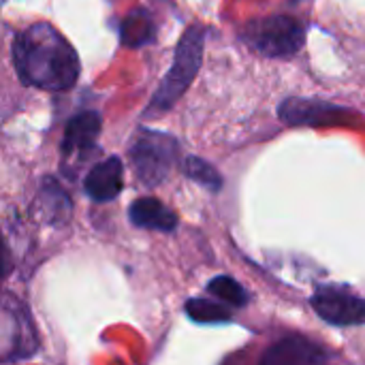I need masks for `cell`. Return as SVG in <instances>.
Returning <instances> with one entry per match:
<instances>
[{"mask_svg": "<svg viewBox=\"0 0 365 365\" xmlns=\"http://www.w3.org/2000/svg\"><path fill=\"white\" fill-rule=\"evenodd\" d=\"M13 62L19 79L47 92L71 90L79 79V56L58 28L38 21L13 41Z\"/></svg>", "mask_w": 365, "mask_h": 365, "instance_id": "1", "label": "cell"}, {"mask_svg": "<svg viewBox=\"0 0 365 365\" xmlns=\"http://www.w3.org/2000/svg\"><path fill=\"white\" fill-rule=\"evenodd\" d=\"M205 36L207 30L201 24L190 26L173 53V62L171 68L167 71V75L160 79V86L156 88V92L152 94V101L145 109V115H163L167 113L188 90V86L195 81L201 62H203V49H205Z\"/></svg>", "mask_w": 365, "mask_h": 365, "instance_id": "2", "label": "cell"}, {"mask_svg": "<svg viewBox=\"0 0 365 365\" xmlns=\"http://www.w3.org/2000/svg\"><path fill=\"white\" fill-rule=\"evenodd\" d=\"M242 41L265 58H291L306 43V28L291 15H267L242 28Z\"/></svg>", "mask_w": 365, "mask_h": 365, "instance_id": "3", "label": "cell"}, {"mask_svg": "<svg viewBox=\"0 0 365 365\" xmlns=\"http://www.w3.org/2000/svg\"><path fill=\"white\" fill-rule=\"evenodd\" d=\"M135 175L145 188H154L167 180L178 158V141L171 135L139 128L128 150Z\"/></svg>", "mask_w": 365, "mask_h": 365, "instance_id": "4", "label": "cell"}, {"mask_svg": "<svg viewBox=\"0 0 365 365\" xmlns=\"http://www.w3.org/2000/svg\"><path fill=\"white\" fill-rule=\"evenodd\" d=\"M38 351L36 325L13 295H0V364L21 361Z\"/></svg>", "mask_w": 365, "mask_h": 365, "instance_id": "5", "label": "cell"}, {"mask_svg": "<svg viewBox=\"0 0 365 365\" xmlns=\"http://www.w3.org/2000/svg\"><path fill=\"white\" fill-rule=\"evenodd\" d=\"M317 314L336 327L365 325V299L340 287H319L312 295Z\"/></svg>", "mask_w": 365, "mask_h": 365, "instance_id": "6", "label": "cell"}, {"mask_svg": "<svg viewBox=\"0 0 365 365\" xmlns=\"http://www.w3.org/2000/svg\"><path fill=\"white\" fill-rule=\"evenodd\" d=\"M278 115L291 126H329L351 122L353 113L346 107L319 98H287L280 103Z\"/></svg>", "mask_w": 365, "mask_h": 365, "instance_id": "7", "label": "cell"}, {"mask_svg": "<svg viewBox=\"0 0 365 365\" xmlns=\"http://www.w3.org/2000/svg\"><path fill=\"white\" fill-rule=\"evenodd\" d=\"M261 365H327V355L312 340L289 336L265 351Z\"/></svg>", "mask_w": 365, "mask_h": 365, "instance_id": "8", "label": "cell"}, {"mask_svg": "<svg viewBox=\"0 0 365 365\" xmlns=\"http://www.w3.org/2000/svg\"><path fill=\"white\" fill-rule=\"evenodd\" d=\"M122 186H124V165L118 156H109L96 163L83 182L86 195L96 203L113 201L122 192Z\"/></svg>", "mask_w": 365, "mask_h": 365, "instance_id": "9", "label": "cell"}, {"mask_svg": "<svg viewBox=\"0 0 365 365\" xmlns=\"http://www.w3.org/2000/svg\"><path fill=\"white\" fill-rule=\"evenodd\" d=\"M128 218L139 229H154L163 233H171L178 227V216L165 203L154 197H143L130 203Z\"/></svg>", "mask_w": 365, "mask_h": 365, "instance_id": "10", "label": "cell"}, {"mask_svg": "<svg viewBox=\"0 0 365 365\" xmlns=\"http://www.w3.org/2000/svg\"><path fill=\"white\" fill-rule=\"evenodd\" d=\"M101 135V115L96 111H83L68 120L64 128L62 150L64 154H79L94 148Z\"/></svg>", "mask_w": 365, "mask_h": 365, "instance_id": "11", "label": "cell"}, {"mask_svg": "<svg viewBox=\"0 0 365 365\" xmlns=\"http://www.w3.org/2000/svg\"><path fill=\"white\" fill-rule=\"evenodd\" d=\"M154 17L148 9H135L120 24V41L126 47H143L154 41Z\"/></svg>", "mask_w": 365, "mask_h": 365, "instance_id": "12", "label": "cell"}, {"mask_svg": "<svg viewBox=\"0 0 365 365\" xmlns=\"http://www.w3.org/2000/svg\"><path fill=\"white\" fill-rule=\"evenodd\" d=\"M182 171L197 184H201L203 188L212 190V192H218L222 188V175L216 171L214 165H210L207 160L199 158V156H188L184 158V165H182Z\"/></svg>", "mask_w": 365, "mask_h": 365, "instance_id": "13", "label": "cell"}, {"mask_svg": "<svg viewBox=\"0 0 365 365\" xmlns=\"http://www.w3.org/2000/svg\"><path fill=\"white\" fill-rule=\"evenodd\" d=\"M186 314L197 323H227L231 321V310L214 299L195 297L186 302Z\"/></svg>", "mask_w": 365, "mask_h": 365, "instance_id": "14", "label": "cell"}, {"mask_svg": "<svg viewBox=\"0 0 365 365\" xmlns=\"http://www.w3.org/2000/svg\"><path fill=\"white\" fill-rule=\"evenodd\" d=\"M207 293L214 295V297H218L220 302L233 306V308H244L248 304L246 289L237 280H233L231 276H218V278H214L207 284Z\"/></svg>", "mask_w": 365, "mask_h": 365, "instance_id": "15", "label": "cell"}, {"mask_svg": "<svg viewBox=\"0 0 365 365\" xmlns=\"http://www.w3.org/2000/svg\"><path fill=\"white\" fill-rule=\"evenodd\" d=\"M41 203L45 205V212H49V220H64L66 214L71 212V201L66 199V192L53 182L47 180L43 190H41Z\"/></svg>", "mask_w": 365, "mask_h": 365, "instance_id": "16", "label": "cell"}, {"mask_svg": "<svg viewBox=\"0 0 365 365\" xmlns=\"http://www.w3.org/2000/svg\"><path fill=\"white\" fill-rule=\"evenodd\" d=\"M9 269H11V255H9V248L4 244V237L0 235V282L9 274Z\"/></svg>", "mask_w": 365, "mask_h": 365, "instance_id": "17", "label": "cell"}]
</instances>
